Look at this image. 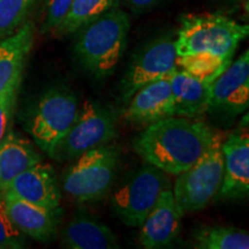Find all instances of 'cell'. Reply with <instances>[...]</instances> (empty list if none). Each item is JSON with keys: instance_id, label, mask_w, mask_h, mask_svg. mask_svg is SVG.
I'll use <instances>...</instances> for the list:
<instances>
[{"instance_id": "cell-1", "label": "cell", "mask_w": 249, "mask_h": 249, "mask_svg": "<svg viewBox=\"0 0 249 249\" xmlns=\"http://www.w3.org/2000/svg\"><path fill=\"white\" fill-rule=\"evenodd\" d=\"M219 135L203 120L172 116L147 126L133 147L148 164L178 176L200 160Z\"/></svg>"}, {"instance_id": "cell-2", "label": "cell", "mask_w": 249, "mask_h": 249, "mask_svg": "<svg viewBox=\"0 0 249 249\" xmlns=\"http://www.w3.org/2000/svg\"><path fill=\"white\" fill-rule=\"evenodd\" d=\"M129 28V15L113 6L76 30L74 53L81 66L97 80L111 75L126 50Z\"/></svg>"}, {"instance_id": "cell-3", "label": "cell", "mask_w": 249, "mask_h": 249, "mask_svg": "<svg viewBox=\"0 0 249 249\" xmlns=\"http://www.w3.org/2000/svg\"><path fill=\"white\" fill-rule=\"evenodd\" d=\"M249 34L248 24H241L219 13L186 15L176 38L178 55L209 52L232 60L235 50Z\"/></svg>"}, {"instance_id": "cell-4", "label": "cell", "mask_w": 249, "mask_h": 249, "mask_svg": "<svg viewBox=\"0 0 249 249\" xmlns=\"http://www.w3.org/2000/svg\"><path fill=\"white\" fill-rule=\"evenodd\" d=\"M80 105L76 95L65 86L52 87L37 99L26 128L40 150L53 158L59 145L66 138L79 117Z\"/></svg>"}, {"instance_id": "cell-5", "label": "cell", "mask_w": 249, "mask_h": 249, "mask_svg": "<svg viewBox=\"0 0 249 249\" xmlns=\"http://www.w3.org/2000/svg\"><path fill=\"white\" fill-rule=\"evenodd\" d=\"M62 174V189L79 203L104 198L116 181L120 150L116 144L99 145L74 160Z\"/></svg>"}, {"instance_id": "cell-6", "label": "cell", "mask_w": 249, "mask_h": 249, "mask_svg": "<svg viewBox=\"0 0 249 249\" xmlns=\"http://www.w3.org/2000/svg\"><path fill=\"white\" fill-rule=\"evenodd\" d=\"M223 141L220 134L200 160L177 176L172 192L183 213L203 210L216 198L224 174Z\"/></svg>"}, {"instance_id": "cell-7", "label": "cell", "mask_w": 249, "mask_h": 249, "mask_svg": "<svg viewBox=\"0 0 249 249\" xmlns=\"http://www.w3.org/2000/svg\"><path fill=\"white\" fill-rule=\"evenodd\" d=\"M171 187L167 173L148 164L118 187L111 196V208L124 225L140 227L161 193Z\"/></svg>"}, {"instance_id": "cell-8", "label": "cell", "mask_w": 249, "mask_h": 249, "mask_svg": "<svg viewBox=\"0 0 249 249\" xmlns=\"http://www.w3.org/2000/svg\"><path fill=\"white\" fill-rule=\"evenodd\" d=\"M118 113L114 108L95 101H86L79 117L55 155L54 160H73L85 152L110 143L117 136Z\"/></svg>"}, {"instance_id": "cell-9", "label": "cell", "mask_w": 249, "mask_h": 249, "mask_svg": "<svg viewBox=\"0 0 249 249\" xmlns=\"http://www.w3.org/2000/svg\"><path fill=\"white\" fill-rule=\"evenodd\" d=\"M176 38L160 36L148 42L132 58L120 83L121 98L128 103L132 96L148 83L170 77L177 67Z\"/></svg>"}, {"instance_id": "cell-10", "label": "cell", "mask_w": 249, "mask_h": 249, "mask_svg": "<svg viewBox=\"0 0 249 249\" xmlns=\"http://www.w3.org/2000/svg\"><path fill=\"white\" fill-rule=\"evenodd\" d=\"M249 107V52L232 61L210 85L208 112L226 118L245 113Z\"/></svg>"}, {"instance_id": "cell-11", "label": "cell", "mask_w": 249, "mask_h": 249, "mask_svg": "<svg viewBox=\"0 0 249 249\" xmlns=\"http://www.w3.org/2000/svg\"><path fill=\"white\" fill-rule=\"evenodd\" d=\"M224 174L216 197L222 201L246 200L249 194V135L247 126L223 141Z\"/></svg>"}, {"instance_id": "cell-12", "label": "cell", "mask_w": 249, "mask_h": 249, "mask_svg": "<svg viewBox=\"0 0 249 249\" xmlns=\"http://www.w3.org/2000/svg\"><path fill=\"white\" fill-rule=\"evenodd\" d=\"M183 214L174 198L172 188L165 189L139 227L140 245L145 249H161L172 246L181 232Z\"/></svg>"}, {"instance_id": "cell-13", "label": "cell", "mask_w": 249, "mask_h": 249, "mask_svg": "<svg viewBox=\"0 0 249 249\" xmlns=\"http://www.w3.org/2000/svg\"><path fill=\"white\" fill-rule=\"evenodd\" d=\"M2 192L49 210H60L61 192L54 169L39 161L12 180Z\"/></svg>"}, {"instance_id": "cell-14", "label": "cell", "mask_w": 249, "mask_h": 249, "mask_svg": "<svg viewBox=\"0 0 249 249\" xmlns=\"http://www.w3.org/2000/svg\"><path fill=\"white\" fill-rule=\"evenodd\" d=\"M170 77L148 83L134 93L123 113L124 119L134 124L149 126L156 121L174 116Z\"/></svg>"}, {"instance_id": "cell-15", "label": "cell", "mask_w": 249, "mask_h": 249, "mask_svg": "<svg viewBox=\"0 0 249 249\" xmlns=\"http://www.w3.org/2000/svg\"><path fill=\"white\" fill-rule=\"evenodd\" d=\"M5 195L8 216L22 234L39 242L53 241L58 235L62 211L49 210L29 203L8 192Z\"/></svg>"}, {"instance_id": "cell-16", "label": "cell", "mask_w": 249, "mask_h": 249, "mask_svg": "<svg viewBox=\"0 0 249 249\" xmlns=\"http://www.w3.org/2000/svg\"><path fill=\"white\" fill-rule=\"evenodd\" d=\"M61 244L70 249H118L119 240L114 232L97 218L77 211L60 233Z\"/></svg>"}, {"instance_id": "cell-17", "label": "cell", "mask_w": 249, "mask_h": 249, "mask_svg": "<svg viewBox=\"0 0 249 249\" xmlns=\"http://www.w3.org/2000/svg\"><path fill=\"white\" fill-rule=\"evenodd\" d=\"M35 26L26 22L12 36L0 40V93L18 80L34 45Z\"/></svg>"}, {"instance_id": "cell-18", "label": "cell", "mask_w": 249, "mask_h": 249, "mask_svg": "<svg viewBox=\"0 0 249 249\" xmlns=\"http://www.w3.org/2000/svg\"><path fill=\"white\" fill-rule=\"evenodd\" d=\"M170 80L174 116L200 119L208 113L210 85L213 81L197 79L181 70L174 71Z\"/></svg>"}, {"instance_id": "cell-19", "label": "cell", "mask_w": 249, "mask_h": 249, "mask_svg": "<svg viewBox=\"0 0 249 249\" xmlns=\"http://www.w3.org/2000/svg\"><path fill=\"white\" fill-rule=\"evenodd\" d=\"M43 157L29 140L11 129L0 144V192L15 177L42 161Z\"/></svg>"}, {"instance_id": "cell-20", "label": "cell", "mask_w": 249, "mask_h": 249, "mask_svg": "<svg viewBox=\"0 0 249 249\" xmlns=\"http://www.w3.org/2000/svg\"><path fill=\"white\" fill-rule=\"evenodd\" d=\"M192 245L198 249H248L249 233L229 226H201L193 231Z\"/></svg>"}, {"instance_id": "cell-21", "label": "cell", "mask_w": 249, "mask_h": 249, "mask_svg": "<svg viewBox=\"0 0 249 249\" xmlns=\"http://www.w3.org/2000/svg\"><path fill=\"white\" fill-rule=\"evenodd\" d=\"M113 6L114 0H74L66 18L52 35L61 37L74 34Z\"/></svg>"}, {"instance_id": "cell-22", "label": "cell", "mask_w": 249, "mask_h": 249, "mask_svg": "<svg viewBox=\"0 0 249 249\" xmlns=\"http://www.w3.org/2000/svg\"><path fill=\"white\" fill-rule=\"evenodd\" d=\"M232 60L209 53V52H197V53L178 55L177 67L191 75L202 80L213 81L225 71Z\"/></svg>"}, {"instance_id": "cell-23", "label": "cell", "mask_w": 249, "mask_h": 249, "mask_svg": "<svg viewBox=\"0 0 249 249\" xmlns=\"http://www.w3.org/2000/svg\"><path fill=\"white\" fill-rule=\"evenodd\" d=\"M37 0H0V40L20 29Z\"/></svg>"}, {"instance_id": "cell-24", "label": "cell", "mask_w": 249, "mask_h": 249, "mask_svg": "<svg viewBox=\"0 0 249 249\" xmlns=\"http://www.w3.org/2000/svg\"><path fill=\"white\" fill-rule=\"evenodd\" d=\"M26 245L24 234L8 216L4 193L0 192V249H21Z\"/></svg>"}, {"instance_id": "cell-25", "label": "cell", "mask_w": 249, "mask_h": 249, "mask_svg": "<svg viewBox=\"0 0 249 249\" xmlns=\"http://www.w3.org/2000/svg\"><path fill=\"white\" fill-rule=\"evenodd\" d=\"M21 82L22 80L17 81L0 93V144L12 129Z\"/></svg>"}, {"instance_id": "cell-26", "label": "cell", "mask_w": 249, "mask_h": 249, "mask_svg": "<svg viewBox=\"0 0 249 249\" xmlns=\"http://www.w3.org/2000/svg\"><path fill=\"white\" fill-rule=\"evenodd\" d=\"M74 0H46L45 17L40 31L43 34H53L66 18Z\"/></svg>"}, {"instance_id": "cell-27", "label": "cell", "mask_w": 249, "mask_h": 249, "mask_svg": "<svg viewBox=\"0 0 249 249\" xmlns=\"http://www.w3.org/2000/svg\"><path fill=\"white\" fill-rule=\"evenodd\" d=\"M164 0H124L127 7L134 13H144L157 7Z\"/></svg>"}]
</instances>
